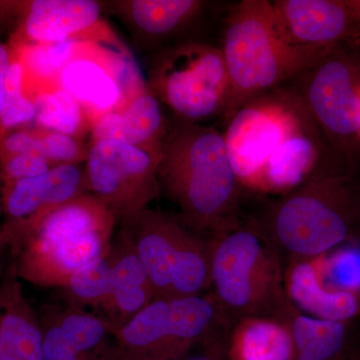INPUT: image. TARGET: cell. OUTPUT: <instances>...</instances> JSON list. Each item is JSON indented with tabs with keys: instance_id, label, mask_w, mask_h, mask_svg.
<instances>
[{
	"instance_id": "obj_1",
	"label": "cell",
	"mask_w": 360,
	"mask_h": 360,
	"mask_svg": "<svg viewBox=\"0 0 360 360\" xmlns=\"http://www.w3.org/2000/svg\"><path fill=\"white\" fill-rule=\"evenodd\" d=\"M158 174L161 193L179 207L187 229L212 238L239 225L241 186L224 132L175 118L167 127Z\"/></svg>"
},
{
	"instance_id": "obj_2",
	"label": "cell",
	"mask_w": 360,
	"mask_h": 360,
	"mask_svg": "<svg viewBox=\"0 0 360 360\" xmlns=\"http://www.w3.org/2000/svg\"><path fill=\"white\" fill-rule=\"evenodd\" d=\"M331 47L291 41L272 1L241 0L232 4L225 15L220 47L231 82L222 122L227 124L252 97L288 84Z\"/></svg>"
},
{
	"instance_id": "obj_3",
	"label": "cell",
	"mask_w": 360,
	"mask_h": 360,
	"mask_svg": "<svg viewBox=\"0 0 360 360\" xmlns=\"http://www.w3.org/2000/svg\"><path fill=\"white\" fill-rule=\"evenodd\" d=\"M356 167L331 161L269 206L267 231L300 259H314L345 243L360 220Z\"/></svg>"
},
{
	"instance_id": "obj_4",
	"label": "cell",
	"mask_w": 360,
	"mask_h": 360,
	"mask_svg": "<svg viewBox=\"0 0 360 360\" xmlns=\"http://www.w3.org/2000/svg\"><path fill=\"white\" fill-rule=\"evenodd\" d=\"M116 221L96 196H78L51 212L9 262L20 281L60 290L75 271L110 251Z\"/></svg>"
},
{
	"instance_id": "obj_5",
	"label": "cell",
	"mask_w": 360,
	"mask_h": 360,
	"mask_svg": "<svg viewBox=\"0 0 360 360\" xmlns=\"http://www.w3.org/2000/svg\"><path fill=\"white\" fill-rule=\"evenodd\" d=\"M120 221L118 233L141 259L156 298L202 295L210 288V239L149 207Z\"/></svg>"
},
{
	"instance_id": "obj_6",
	"label": "cell",
	"mask_w": 360,
	"mask_h": 360,
	"mask_svg": "<svg viewBox=\"0 0 360 360\" xmlns=\"http://www.w3.org/2000/svg\"><path fill=\"white\" fill-rule=\"evenodd\" d=\"M336 156L360 158V44H338L288 82Z\"/></svg>"
},
{
	"instance_id": "obj_7",
	"label": "cell",
	"mask_w": 360,
	"mask_h": 360,
	"mask_svg": "<svg viewBox=\"0 0 360 360\" xmlns=\"http://www.w3.org/2000/svg\"><path fill=\"white\" fill-rule=\"evenodd\" d=\"M146 82L177 120L188 122L224 115L231 94L224 53L205 42L184 41L161 49Z\"/></svg>"
},
{
	"instance_id": "obj_8",
	"label": "cell",
	"mask_w": 360,
	"mask_h": 360,
	"mask_svg": "<svg viewBox=\"0 0 360 360\" xmlns=\"http://www.w3.org/2000/svg\"><path fill=\"white\" fill-rule=\"evenodd\" d=\"M219 309L212 297H158L113 333L115 360H184L207 338Z\"/></svg>"
},
{
	"instance_id": "obj_9",
	"label": "cell",
	"mask_w": 360,
	"mask_h": 360,
	"mask_svg": "<svg viewBox=\"0 0 360 360\" xmlns=\"http://www.w3.org/2000/svg\"><path fill=\"white\" fill-rule=\"evenodd\" d=\"M210 239V286L217 302L259 314L283 292L281 265L257 227L240 225Z\"/></svg>"
},
{
	"instance_id": "obj_10",
	"label": "cell",
	"mask_w": 360,
	"mask_h": 360,
	"mask_svg": "<svg viewBox=\"0 0 360 360\" xmlns=\"http://www.w3.org/2000/svg\"><path fill=\"white\" fill-rule=\"evenodd\" d=\"M310 120L290 85H281L243 104L224 134L241 187L253 189L272 153Z\"/></svg>"
},
{
	"instance_id": "obj_11",
	"label": "cell",
	"mask_w": 360,
	"mask_h": 360,
	"mask_svg": "<svg viewBox=\"0 0 360 360\" xmlns=\"http://www.w3.org/2000/svg\"><path fill=\"white\" fill-rule=\"evenodd\" d=\"M56 82L77 99L90 127L148 84L124 45L94 41L71 44Z\"/></svg>"
},
{
	"instance_id": "obj_12",
	"label": "cell",
	"mask_w": 360,
	"mask_h": 360,
	"mask_svg": "<svg viewBox=\"0 0 360 360\" xmlns=\"http://www.w3.org/2000/svg\"><path fill=\"white\" fill-rule=\"evenodd\" d=\"M155 156L115 141H91L85 161L87 191L122 220L148 208L161 193Z\"/></svg>"
},
{
	"instance_id": "obj_13",
	"label": "cell",
	"mask_w": 360,
	"mask_h": 360,
	"mask_svg": "<svg viewBox=\"0 0 360 360\" xmlns=\"http://www.w3.org/2000/svg\"><path fill=\"white\" fill-rule=\"evenodd\" d=\"M86 193L82 165H58L39 176L2 184L6 221L0 231V251L14 252L51 212Z\"/></svg>"
},
{
	"instance_id": "obj_14",
	"label": "cell",
	"mask_w": 360,
	"mask_h": 360,
	"mask_svg": "<svg viewBox=\"0 0 360 360\" xmlns=\"http://www.w3.org/2000/svg\"><path fill=\"white\" fill-rule=\"evenodd\" d=\"M20 46L94 41L123 44L103 20V2L94 0L13 1Z\"/></svg>"
},
{
	"instance_id": "obj_15",
	"label": "cell",
	"mask_w": 360,
	"mask_h": 360,
	"mask_svg": "<svg viewBox=\"0 0 360 360\" xmlns=\"http://www.w3.org/2000/svg\"><path fill=\"white\" fill-rule=\"evenodd\" d=\"M44 360H115V336L103 317L65 303L39 312Z\"/></svg>"
},
{
	"instance_id": "obj_16",
	"label": "cell",
	"mask_w": 360,
	"mask_h": 360,
	"mask_svg": "<svg viewBox=\"0 0 360 360\" xmlns=\"http://www.w3.org/2000/svg\"><path fill=\"white\" fill-rule=\"evenodd\" d=\"M272 4L284 32L295 44H360V0H276Z\"/></svg>"
},
{
	"instance_id": "obj_17",
	"label": "cell",
	"mask_w": 360,
	"mask_h": 360,
	"mask_svg": "<svg viewBox=\"0 0 360 360\" xmlns=\"http://www.w3.org/2000/svg\"><path fill=\"white\" fill-rule=\"evenodd\" d=\"M336 160L341 158L329 148L311 118L272 153L252 191L283 195Z\"/></svg>"
},
{
	"instance_id": "obj_18",
	"label": "cell",
	"mask_w": 360,
	"mask_h": 360,
	"mask_svg": "<svg viewBox=\"0 0 360 360\" xmlns=\"http://www.w3.org/2000/svg\"><path fill=\"white\" fill-rule=\"evenodd\" d=\"M167 127L160 101L146 84L120 108L99 118L90 134L91 141L122 142L143 149L160 160Z\"/></svg>"
},
{
	"instance_id": "obj_19",
	"label": "cell",
	"mask_w": 360,
	"mask_h": 360,
	"mask_svg": "<svg viewBox=\"0 0 360 360\" xmlns=\"http://www.w3.org/2000/svg\"><path fill=\"white\" fill-rule=\"evenodd\" d=\"M142 45L153 46L184 32L203 13L202 0H115L103 2Z\"/></svg>"
},
{
	"instance_id": "obj_20",
	"label": "cell",
	"mask_w": 360,
	"mask_h": 360,
	"mask_svg": "<svg viewBox=\"0 0 360 360\" xmlns=\"http://www.w3.org/2000/svg\"><path fill=\"white\" fill-rule=\"evenodd\" d=\"M108 260L110 293L97 314L105 319L115 333L146 309L156 296L143 264L122 234L113 238Z\"/></svg>"
},
{
	"instance_id": "obj_21",
	"label": "cell",
	"mask_w": 360,
	"mask_h": 360,
	"mask_svg": "<svg viewBox=\"0 0 360 360\" xmlns=\"http://www.w3.org/2000/svg\"><path fill=\"white\" fill-rule=\"evenodd\" d=\"M0 360H44L39 312L23 295L11 262L0 284Z\"/></svg>"
},
{
	"instance_id": "obj_22",
	"label": "cell",
	"mask_w": 360,
	"mask_h": 360,
	"mask_svg": "<svg viewBox=\"0 0 360 360\" xmlns=\"http://www.w3.org/2000/svg\"><path fill=\"white\" fill-rule=\"evenodd\" d=\"M288 297L309 316L322 321L343 322L360 310V292L330 290L322 281L321 264L300 259L288 271Z\"/></svg>"
},
{
	"instance_id": "obj_23",
	"label": "cell",
	"mask_w": 360,
	"mask_h": 360,
	"mask_svg": "<svg viewBox=\"0 0 360 360\" xmlns=\"http://www.w3.org/2000/svg\"><path fill=\"white\" fill-rule=\"evenodd\" d=\"M290 328L281 322L250 316L239 324L231 340V360H295Z\"/></svg>"
},
{
	"instance_id": "obj_24",
	"label": "cell",
	"mask_w": 360,
	"mask_h": 360,
	"mask_svg": "<svg viewBox=\"0 0 360 360\" xmlns=\"http://www.w3.org/2000/svg\"><path fill=\"white\" fill-rule=\"evenodd\" d=\"M30 82V98L37 108L34 127L82 141L90 124L80 104L58 82Z\"/></svg>"
},
{
	"instance_id": "obj_25",
	"label": "cell",
	"mask_w": 360,
	"mask_h": 360,
	"mask_svg": "<svg viewBox=\"0 0 360 360\" xmlns=\"http://www.w3.org/2000/svg\"><path fill=\"white\" fill-rule=\"evenodd\" d=\"M295 342V360H330L345 345L347 328L343 322L322 321L298 315L290 326Z\"/></svg>"
},
{
	"instance_id": "obj_26",
	"label": "cell",
	"mask_w": 360,
	"mask_h": 360,
	"mask_svg": "<svg viewBox=\"0 0 360 360\" xmlns=\"http://www.w3.org/2000/svg\"><path fill=\"white\" fill-rule=\"evenodd\" d=\"M111 288V269L108 252L92 260L71 276L60 288L63 303L77 309L98 314L108 300Z\"/></svg>"
},
{
	"instance_id": "obj_27",
	"label": "cell",
	"mask_w": 360,
	"mask_h": 360,
	"mask_svg": "<svg viewBox=\"0 0 360 360\" xmlns=\"http://www.w3.org/2000/svg\"><path fill=\"white\" fill-rule=\"evenodd\" d=\"M25 66L20 56L13 53L6 75V97L0 118V134L34 122L37 108L30 96L25 94Z\"/></svg>"
},
{
	"instance_id": "obj_28",
	"label": "cell",
	"mask_w": 360,
	"mask_h": 360,
	"mask_svg": "<svg viewBox=\"0 0 360 360\" xmlns=\"http://www.w3.org/2000/svg\"><path fill=\"white\" fill-rule=\"evenodd\" d=\"M37 132L39 155L44 156L54 167L80 165L86 161L89 148L84 146V141L40 127H37Z\"/></svg>"
},
{
	"instance_id": "obj_29",
	"label": "cell",
	"mask_w": 360,
	"mask_h": 360,
	"mask_svg": "<svg viewBox=\"0 0 360 360\" xmlns=\"http://www.w3.org/2000/svg\"><path fill=\"white\" fill-rule=\"evenodd\" d=\"M319 264L322 281L328 288L360 292L359 251H340Z\"/></svg>"
},
{
	"instance_id": "obj_30",
	"label": "cell",
	"mask_w": 360,
	"mask_h": 360,
	"mask_svg": "<svg viewBox=\"0 0 360 360\" xmlns=\"http://www.w3.org/2000/svg\"><path fill=\"white\" fill-rule=\"evenodd\" d=\"M54 167L44 156L25 153L0 160V180L2 184L32 179L49 172Z\"/></svg>"
},
{
	"instance_id": "obj_31",
	"label": "cell",
	"mask_w": 360,
	"mask_h": 360,
	"mask_svg": "<svg viewBox=\"0 0 360 360\" xmlns=\"http://www.w3.org/2000/svg\"><path fill=\"white\" fill-rule=\"evenodd\" d=\"M11 20H13V15H11L8 4L6 1H0V35L7 22ZM11 59H13V51H11V47L0 39V118H1L2 110H4L6 75Z\"/></svg>"
},
{
	"instance_id": "obj_32",
	"label": "cell",
	"mask_w": 360,
	"mask_h": 360,
	"mask_svg": "<svg viewBox=\"0 0 360 360\" xmlns=\"http://www.w3.org/2000/svg\"><path fill=\"white\" fill-rule=\"evenodd\" d=\"M184 360H219L217 354L212 352H202V354H191Z\"/></svg>"
},
{
	"instance_id": "obj_33",
	"label": "cell",
	"mask_w": 360,
	"mask_h": 360,
	"mask_svg": "<svg viewBox=\"0 0 360 360\" xmlns=\"http://www.w3.org/2000/svg\"><path fill=\"white\" fill-rule=\"evenodd\" d=\"M359 98H360V85H359Z\"/></svg>"
},
{
	"instance_id": "obj_34",
	"label": "cell",
	"mask_w": 360,
	"mask_h": 360,
	"mask_svg": "<svg viewBox=\"0 0 360 360\" xmlns=\"http://www.w3.org/2000/svg\"><path fill=\"white\" fill-rule=\"evenodd\" d=\"M0 252H1V251H0Z\"/></svg>"
}]
</instances>
